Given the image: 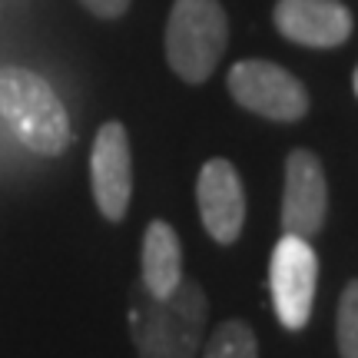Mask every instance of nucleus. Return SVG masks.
<instances>
[{"mask_svg":"<svg viewBox=\"0 0 358 358\" xmlns=\"http://www.w3.org/2000/svg\"><path fill=\"white\" fill-rule=\"evenodd\" d=\"M209 299L203 285L182 279L176 292L156 299L146 289L133 292L129 306V335L140 358H196L203 352Z\"/></svg>","mask_w":358,"mask_h":358,"instance_id":"nucleus-1","label":"nucleus"},{"mask_svg":"<svg viewBox=\"0 0 358 358\" xmlns=\"http://www.w3.org/2000/svg\"><path fill=\"white\" fill-rule=\"evenodd\" d=\"M0 116L37 156H60L73 140L70 116L57 90L24 66H0Z\"/></svg>","mask_w":358,"mask_h":358,"instance_id":"nucleus-2","label":"nucleus"},{"mask_svg":"<svg viewBox=\"0 0 358 358\" xmlns=\"http://www.w3.org/2000/svg\"><path fill=\"white\" fill-rule=\"evenodd\" d=\"M229 47V17L219 0H173L166 17V64L186 83H206Z\"/></svg>","mask_w":358,"mask_h":358,"instance_id":"nucleus-3","label":"nucleus"},{"mask_svg":"<svg viewBox=\"0 0 358 358\" xmlns=\"http://www.w3.org/2000/svg\"><path fill=\"white\" fill-rule=\"evenodd\" d=\"M226 90L243 110L272 120V123H295L308 113V93L302 80L272 60L232 64Z\"/></svg>","mask_w":358,"mask_h":358,"instance_id":"nucleus-4","label":"nucleus"},{"mask_svg":"<svg viewBox=\"0 0 358 358\" xmlns=\"http://www.w3.org/2000/svg\"><path fill=\"white\" fill-rule=\"evenodd\" d=\"M268 289H272V308L279 315L282 329L302 332L312 319L315 289H319V256L308 239L282 232L268 262Z\"/></svg>","mask_w":358,"mask_h":358,"instance_id":"nucleus-5","label":"nucleus"},{"mask_svg":"<svg viewBox=\"0 0 358 358\" xmlns=\"http://www.w3.org/2000/svg\"><path fill=\"white\" fill-rule=\"evenodd\" d=\"M90 189L93 203L103 219L120 222L127 219L129 199H133V153H129V133L123 123H103L93 136L90 150Z\"/></svg>","mask_w":358,"mask_h":358,"instance_id":"nucleus-6","label":"nucleus"},{"mask_svg":"<svg viewBox=\"0 0 358 358\" xmlns=\"http://www.w3.org/2000/svg\"><path fill=\"white\" fill-rule=\"evenodd\" d=\"M329 216V182L322 159L312 150H292L285 156L282 186V232L299 239H315Z\"/></svg>","mask_w":358,"mask_h":358,"instance_id":"nucleus-7","label":"nucleus"},{"mask_svg":"<svg viewBox=\"0 0 358 358\" xmlns=\"http://www.w3.org/2000/svg\"><path fill=\"white\" fill-rule=\"evenodd\" d=\"M196 206L206 232L219 245H232L245 226V189L239 169L229 159H206L196 176Z\"/></svg>","mask_w":358,"mask_h":358,"instance_id":"nucleus-8","label":"nucleus"},{"mask_svg":"<svg viewBox=\"0 0 358 358\" xmlns=\"http://www.w3.org/2000/svg\"><path fill=\"white\" fill-rule=\"evenodd\" d=\"M275 30L299 47H342L352 37V10L338 0H275Z\"/></svg>","mask_w":358,"mask_h":358,"instance_id":"nucleus-9","label":"nucleus"},{"mask_svg":"<svg viewBox=\"0 0 358 358\" xmlns=\"http://www.w3.org/2000/svg\"><path fill=\"white\" fill-rule=\"evenodd\" d=\"M182 282V245L166 219H153L143 232L140 285L156 299H166Z\"/></svg>","mask_w":358,"mask_h":358,"instance_id":"nucleus-10","label":"nucleus"},{"mask_svg":"<svg viewBox=\"0 0 358 358\" xmlns=\"http://www.w3.org/2000/svg\"><path fill=\"white\" fill-rule=\"evenodd\" d=\"M203 358H259V338L245 319L222 322L216 332L209 335Z\"/></svg>","mask_w":358,"mask_h":358,"instance_id":"nucleus-11","label":"nucleus"},{"mask_svg":"<svg viewBox=\"0 0 358 358\" xmlns=\"http://www.w3.org/2000/svg\"><path fill=\"white\" fill-rule=\"evenodd\" d=\"M335 342H338V355L342 358H358V279L348 282L342 299H338Z\"/></svg>","mask_w":358,"mask_h":358,"instance_id":"nucleus-12","label":"nucleus"},{"mask_svg":"<svg viewBox=\"0 0 358 358\" xmlns=\"http://www.w3.org/2000/svg\"><path fill=\"white\" fill-rule=\"evenodd\" d=\"M80 3H83L93 17L116 20V17H123V13L129 10V3H133V0H80Z\"/></svg>","mask_w":358,"mask_h":358,"instance_id":"nucleus-13","label":"nucleus"},{"mask_svg":"<svg viewBox=\"0 0 358 358\" xmlns=\"http://www.w3.org/2000/svg\"><path fill=\"white\" fill-rule=\"evenodd\" d=\"M352 87H355V96H358V66H355V77H352Z\"/></svg>","mask_w":358,"mask_h":358,"instance_id":"nucleus-14","label":"nucleus"}]
</instances>
